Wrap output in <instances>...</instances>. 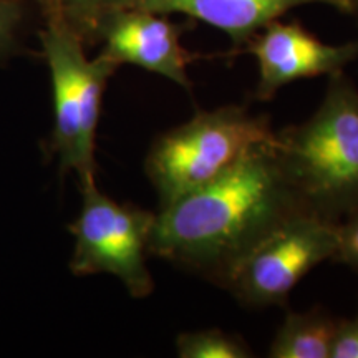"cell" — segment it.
<instances>
[{"label": "cell", "instance_id": "cell-13", "mask_svg": "<svg viewBox=\"0 0 358 358\" xmlns=\"http://www.w3.org/2000/svg\"><path fill=\"white\" fill-rule=\"evenodd\" d=\"M334 261L358 272V209L338 224V248Z\"/></svg>", "mask_w": 358, "mask_h": 358}, {"label": "cell", "instance_id": "cell-6", "mask_svg": "<svg viewBox=\"0 0 358 358\" xmlns=\"http://www.w3.org/2000/svg\"><path fill=\"white\" fill-rule=\"evenodd\" d=\"M338 224L312 213L290 217L232 268L222 289L248 307L285 306L308 272L335 259Z\"/></svg>", "mask_w": 358, "mask_h": 358}, {"label": "cell", "instance_id": "cell-5", "mask_svg": "<svg viewBox=\"0 0 358 358\" xmlns=\"http://www.w3.org/2000/svg\"><path fill=\"white\" fill-rule=\"evenodd\" d=\"M80 187L82 209L70 224L75 237L70 271L75 275H115L134 299L153 294L155 280L146 257L156 214L116 203L98 189L95 181Z\"/></svg>", "mask_w": 358, "mask_h": 358}, {"label": "cell", "instance_id": "cell-1", "mask_svg": "<svg viewBox=\"0 0 358 358\" xmlns=\"http://www.w3.org/2000/svg\"><path fill=\"white\" fill-rule=\"evenodd\" d=\"M275 136L216 181L156 213L151 256L222 287L237 264L290 217L308 213L289 185Z\"/></svg>", "mask_w": 358, "mask_h": 358}, {"label": "cell", "instance_id": "cell-12", "mask_svg": "<svg viewBox=\"0 0 358 358\" xmlns=\"http://www.w3.org/2000/svg\"><path fill=\"white\" fill-rule=\"evenodd\" d=\"M176 353L179 358H249L254 355L243 338L219 329L179 334Z\"/></svg>", "mask_w": 358, "mask_h": 358}, {"label": "cell", "instance_id": "cell-10", "mask_svg": "<svg viewBox=\"0 0 358 358\" xmlns=\"http://www.w3.org/2000/svg\"><path fill=\"white\" fill-rule=\"evenodd\" d=\"M337 322L322 308L289 312L268 347V357L329 358Z\"/></svg>", "mask_w": 358, "mask_h": 358}, {"label": "cell", "instance_id": "cell-11", "mask_svg": "<svg viewBox=\"0 0 358 358\" xmlns=\"http://www.w3.org/2000/svg\"><path fill=\"white\" fill-rule=\"evenodd\" d=\"M45 22H58L85 45L96 43L100 27L111 13L136 6V0H37Z\"/></svg>", "mask_w": 358, "mask_h": 358}, {"label": "cell", "instance_id": "cell-9", "mask_svg": "<svg viewBox=\"0 0 358 358\" xmlns=\"http://www.w3.org/2000/svg\"><path fill=\"white\" fill-rule=\"evenodd\" d=\"M324 3L345 13V0H136V6L156 13H182L206 22L231 38L241 52L249 40L272 20L292 8Z\"/></svg>", "mask_w": 358, "mask_h": 358}, {"label": "cell", "instance_id": "cell-3", "mask_svg": "<svg viewBox=\"0 0 358 358\" xmlns=\"http://www.w3.org/2000/svg\"><path fill=\"white\" fill-rule=\"evenodd\" d=\"M274 136L268 116L241 105L198 111L189 122L163 133L145 163L159 208L216 181Z\"/></svg>", "mask_w": 358, "mask_h": 358}, {"label": "cell", "instance_id": "cell-7", "mask_svg": "<svg viewBox=\"0 0 358 358\" xmlns=\"http://www.w3.org/2000/svg\"><path fill=\"white\" fill-rule=\"evenodd\" d=\"M244 52L257 60L254 96L268 101L285 85L302 78L334 75L358 58V40L342 45L322 42L297 22L272 20L249 40Z\"/></svg>", "mask_w": 358, "mask_h": 358}, {"label": "cell", "instance_id": "cell-16", "mask_svg": "<svg viewBox=\"0 0 358 358\" xmlns=\"http://www.w3.org/2000/svg\"><path fill=\"white\" fill-rule=\"evenodd\" d=\"M345 3H347L345 13H348V15L357 17V19H358V0H345Z\"/></svg>", "mask_w": 358, "mask_h": 358}, {"label": "cell", "instance_id": "cell-2", "mask_svg": "<svg viewBox=\"0 0 358 358\" xmlns=\"http://www.w3.org/2000/svg\"><path fill=\"white\" fill-rule=\"evenodd\" d=\"M275 153L303 208L340 222L358 209V88L330 75L307 122L275 131Z\"/></svg>", "mask_w": 358, "mask_h": 358}, {"label": "cell", "instance_id": "cell-8", "mask_svg": "<svg viewBox=\"0 0 358 358\" xmlns=\"http://www.w3.org/2000/svg\"><path fill=\"white\" fill-rule=\"evenodd\" d=\"M187 25L174 24L164 13L129 7L103 22L98 42L101 55L116 65H134L171 80L185 90L192 88L187 66L194 55L181 43Z\"/></svg>", "mask_w": 358, "mask_h": 358}, {"label": "cell", "instance_id": "cell-15", "mask_svg": "<svg viewBox=\"0 0 358 358\" xmlns=\"http://www.w3.org/2000/svg\"><path fill=\"white\" fill-rule=\"evenodd\" d=\"M329 358H358V315L337 322Z\"/></svg>", "mask_w": 358, "mask_h": 358}, {"label": "cell", "instance_id": "cell-14", "mask_svg": "<svg viewBox=\"0 0 358 358\" xmlns=\"http://www.w3.org/2000/svg\"><path fill=\"white\" fill-rule=\"evenodd\" d=\"M22 15V0H0V57L6 55L13 47Z\"/></svg>", "mask_w": 358, "mask_h": 358}, {"label": "cell", "instance_id": "cell-4", "mask_svg": "<svg viewBox=\"0 0 358 358\" xmlns=\"http://www.w3.org/2000/svg\"><path fill=\"white\" fill-rule=\"evenodd\" d=\"M53 90V151L64 171L80 186L95 181V140L101 96L118 65L105 55L88 58L77 34L58 22H45L40 34Z\"/></svg>", "mask_w": 358, "mask_h": 358}]
</instances>
